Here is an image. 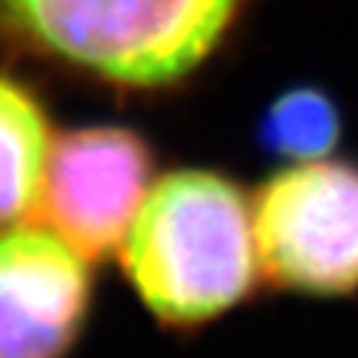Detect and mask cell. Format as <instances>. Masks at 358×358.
I'll return each instance as SVG.
<instances>
[{"label":"cell","mask_w":358,"mask_h":358,"mask_svg":"<svg viewBox=\"0 0 358 358\" xmlns=\"http://www.w3.org/2000/svg\"><path fill=\"white\" fill-rule=\"evenodd\" d=\"M138 299L166 324H201L257 280L251 203L226 175L178 169L150 187L122 240Z\"/></svg>","instance_id":"obj_1"},{"label":"cell","mask_w":358,"mask_h":358,"mask_svg":"<svg viewBox=\"0 0 358 358\" xmlns=\"http://www.w3.org/2000/svg\"><path fill=\"white\" fill-rule=\"evenodd\" d=\"M237 0H0V40L59 57L124 85L192 71Z\"/></svg>","instance_id":"obj_2"},{"label":"cell","mask_w":358,"mask_h":358,"mask_svg":"<svg viewBox=\"0 0 358 358\" xmlns=\"http://www.w3.org/2000/svg\"><path fill=\"white\" fill-rule=\"evenodd\" d=\"M251 217L271 282L316 296L358 288V164L319 158L271 175Z\"/></svg>","instance_id":"obj_3"},{"label":"cell","mask_w":358,"mask_h":358,"mask_svg":"<svg viewBox=\"0 0 358 358\" xmlns=\"http://www.w3.org/2000/svg\"><path fill=\"white\" fill-rule=\"evenodd\" d=\"M152 155L124 127H79L51 144L37 195L43 226L85 259L122 245L150 192Z\"/></svg>","instance_id":"obj_4"},{"label":"cell","mask_w":358,"mask_h":358,"mask_svg":"<svg viewBox=\"0 0 358 358\" xmlns=\"http://www.w3.org/2000/svg\"><path fill=\"white\" fill-rule=\"evenodd\" d=\"M91 308L87 259L48 226L0 231V358H62Z\"/></svg>","instance_id":"obj_5"},{"label":"cell","mask_w":358,"mask_h":358,"mask_svg":"<svg viewBox=\"0 0 358 358\" xmlns=\"http://www.w3.org/2000/svg\"><path fill=\"white\" fill-rule=\"evenodd\" d=\"M51 127L29 87L0 73V229L23 217L43 187Z\"/></svg>","instance_id":"obj_6"},{"label":"cell","mask_w":358,"mask_h":358,"mask_svg":"<svg viewBox=\"0 0 358 358\" xmlns=\"http://www.w3.org/2000/svg\"><path fill=\"white\" fill-rule=\"evenodd\" d=\"M341 136L336 102L316 87H294L268 105L259 141L268 152L294 164L324 158Z\"/></svg>","instance_id":"obj_7"}]
</instances>
